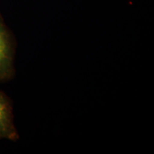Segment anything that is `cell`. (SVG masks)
Returning a JSON list of instances; mask_svg holds the SVG:
<instances>
[{
	"label": "cell",
	"instance_id": "obj_1",
	"mask_svg": "<svg viewBox=\"0 0 154 154\" xmlns=\"http://www.w3.org/2000/svg\"><path fill=\"white\" fill-rule=\"evenodd\" d=\"M14 47L12 37L0 15V82L14 74Z\"/></svg>",
	"mask_w": 154,
	"mask_h": 154
},
{
	"label": "cell",
	"instance_id": "obj_2",
	"mask_svg": "<svg viewBox=\"0 0 154 154\" xmlns=\"http://www.w3.org/2000/svg\"><path fill=\"white\" fill-rule=\"evenodd\" d=\"M13 119L10 100L4 92L0 91V138L17 140L19 138Z\"/></svg>",
	"mask_w": 154,
	"mask_h": 154
}]
</instances>
